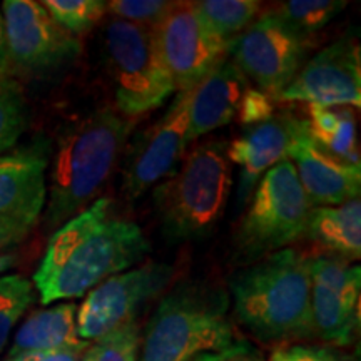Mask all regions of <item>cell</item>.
Segmentation results:
<instances>
[{"label": "cell", "mask_w": 361, "mask_h": 361, "mask_svg": "<svg viewBox=\"0 0 361 361\" xmlns=\"http://www.w3.org/2000/svg\"><path fill=\"white\" fill-rule=\"evenodd\" d=\"M149 251L142 229L112 214L109 197H99L54 231L34 274V290L45 306L78 300L133 268Z\"/></svg>", "instance_id": "1"}, {"label": "cell", "mask_w": 361, "mask_h": 361, "mask_svg": "<svg viewBox=\"0 0 361 361\" xmlns=\"http://www.w3.org/2000/svg\"><path fill=\"white\" fill-rule=\"evenodd\" d=\"M133 126V119L104 107L72 124L61 135L44 207V224L49 231H57L101 197Z\"/></svg>", "instance_id": "2"}, {"label": "cell", "mask_w": 361, "mask_h": 361, "mask_svg": "<svg viewBox=\"0 0 361 361\" xmlns=\"http://www.w3.org/2000/svg\"><path fill=\"white\" fill-rule=\"evenodd\" d=\"M233 313L261 341L314 336L310 256L284 247L234 273L229 279Z\"/></svg>", "instance_id": "3"}, {"label": "cell", "mask_w": 361, "mask_h": 361, "mask_svg": "<svg viewBox=\"0 0 361 361\" xmlns=\"http://www.w3.org/2000/svg\"><path fill=\"white\" fill-rule=\"evenodd\" d=\"M228 303V295L213 288L176 286L144 328L137 361H192L236 346Z\"/></svg>", "instance_id": "4"}, {"label": "cell", "mask_w": 361, "mask_h": 361, "mask_svg": "<svg viewBox=\"0 0 361 361\" xmlns=\"http://www.w3.org/2000/svg\"><path fill=\"white\" fill-rule=\"evenodd\" d=\"M223 141L202 142L154 189L162 233L173 241H188L213 231L223 216L233 186L231 162Z\"/></svg>", "instance_id": "5"}, {"label": "cell", "mask_w": 361, "mask_h": 361, "mask_svg": "<svg viewBox=\"0 0 361 361\" xmlns=\"http://www.w3.org/2000/svg\"><path fill=\"white\" fill-rule=\"evenodd\" d=\"M311 209L291 161H281L261 178L251 194L234 238L238 258L255 263L290 246L305 236Z\"/></svg>", "instance_id": "6"}, {"label": "cell", "mask_w": 361, "mask_h": 361, "mask_svg": "<svg viewBox=\"0 0 361 361\" xmlns=\"http://www.w3.org/2000/svg\"><path fill=\"white\" fill-rule=\"evenodd\" d=\"M104 61L117 112L128 119L157 109L176 92L147 27L109 19L104 29Z\"/></svg>", "instance_id": "7"}, {"label": "cell", "mask_w": 361, "mask_h": 361, "mask_svg": "<svg viewBox=\"0 0 361 361\" xmlns=\"http://www.w3.org/2000/svg\"><path fill=\"white\" fill-rule=\"evenodd\" d=\"M313 40L296 34L268 11L233 40V64L273 99L305 66Z\"/></svg>", "instance_id": "8"}, {"label": "cell", "mask_w": 361, "mask_h": 361, "mask_svg": "<svg viewBox=\"0 0 361 361\" xmlns=\"http://www.w3.org/2000/svg\"><path fill=\"white\" fill-rule=\"evenodd\" d=\"M6 32L8 75L45 74L80 54V40L56 24L40 2L6 0L0 7Z\"/></svg>", "instance_id": "9"}, {"label": "cell", "mask_w": 361, "mask_h": 361, "mask_svg": "<svg viewBox=\"0 0 361 361\" xmlns=\"http://www.w3.org/2000/svg\"><path fill=\"white\" fill-rule=\"evenodd\" d=\"M152 35L178 92L196 87L231 54L233 42L216 35L194 11L192 2H174Z\"/></svg>", "instance_id": "10"}, {"label": "cell", "mask_w": 361, "mask_h": 361, "mask_svg": "<svg viewBox=\"0 0 361 361\" xmlns=\"http://www.w3.org/2000/svg\"><path fill=\"white\" fill-rule=\"evenodd\" d=\"M174 276L173 266L146 263L107 278L85 295L78 306V335L82 341H96L123 328L146 303L168 288Z\"/></svg>", "instance_id": "11"}, {"label": "cell", "mask_w": 361, "mask_h": 361, "mask_svg": "<svg viewBox=\"0 0 361 361\" xmlns=\"http://www.w3.org/2000/svg\"><path fill=\"white\" fill-rule=\"evenodd\" d=\"M189 144V90L178 92L168 111L130 142L123 173V192L137 200L176 169Z\"/></svg>", "instance_id": "12"}, {"label": "cell", "mask_w": 361, "mask_h": 361, "mask_svg": "<svg viewBox=\"0 0 361 361\" xmlns=\"http://www.w3.org/2000/svg\"><path fill=\"white\" fill-rule=\"evenodd\" d=\"M311 316L314 335L348 345L360 324L361 268L336 256L310 258Z\"/></svg>", "instance_id": "13"}, {"label": "cell", "mask_w": 361, "mask_h": 361, "mask_svg": "<svg viewBox=\"0 0 361 361\" xmlns=\"http://www.w3.org/2000/svg\"><path fill=\"white\" fill-rule=\"evenodd\" d=\"M278 101L322 107L361 106V54L355 35H345L305 62Z\"/></svg>", "instance_id": "14"}, {"label": "cell", "mask_w": 361, "mask_h": 361, "mask_svg": "<svg viewBox=\"0 0 361 361\" xmlns=\"http://www.w3.org/2000/svg\"><path fill=\"white\" fill-rule=\"evenodd\" d=\"M288 159L313 207L340 206L360 197L361 166L322 151L310 137L306 119L288 149Z\"/></svg>", "instance_id": "15"}, {"label": "cell", "mask_w": 361, "mask_h": 361, "mask_svg": "<svg viewBox=\"0 0 361 361\" xmlns=\"http://www.w3.org/2000/svg\"><path fill=\"white\" fill-rule=\"evenodd\" d=\"M51 144L35 139L0 156V216L35 226L47 200Z\"/></svg>", "instance_id": "16"}, {"label": "cell", "mask_w": 361, "mask_h": 361, "mask_svg": "<svg viewBox=\"0 0 361 361\" xmlns=\"http://www.w3.org/2000/svg\"><path fill=\"white\" fill-rule=\"evenodd\" d=\"M303 119L283 112L252 128L228 144L226 154L229 162L241 168L238 184L239 204L250 201L256 184L271 168L288 159V149L300 130Z\"/></svg>", "instance_id": "17"}, {"label": "cell", "mask_w": 361, "mask_h": 361, "mask_svg": "<svg viewBox=\"0 0 361 361\" xmlns=\"http://www.w3.org/2000/svg\"><path fill=\"white\" fill-rule=\"evenodd\" d=\"M246 89L243 72L226 61L189 90V142L231 123Z\"/></svg>", "instance_id": "18"}, {"label": "cell", "mask_w": 361, "mask_h": 361, "mask_svg": "<svg viewBox=\"0 0 361 361\" xmlns=\"http://www.w3.org/2000/svg\"><path fill=\"white\" fill-rule=\"evenodd\" d=\"M78 305L72 301L30 313L13 335L6 360L79 345Z\"/></svg>", "instance_id": "19"}, {"label": "cell", "mask_w": 361, "mask_h": 361, "mask_svg": "<svg viewBox=\"0 0 361 361\" xmlns=\"http://www.w3.org/2000/svg\"><path fill=\"white\" fill-rule=\"evenodd\" d=\"M305 236L345 261L361 258V201L318 206L310 213Z\"/></svg>", "instance_id": "20"}, {"label": "cell", "mask_w": 361, "mask_h": 361, "mask_svg": "<svg viewBox=\"0 0 361 361\" xmlns=\"http://www.w3.org/2000/svg\"><path fill=\"white\" fill-rule=\"evenodd\" d=\"M308 133L313 142L326 154L360 164L356 121L350 107L308 106Z\"/></svg>", "instance_id": "21"}, {"label": "cell", "mask_w": 361, "mask_h": 361, "mask_svg": "<svg viewBox=\"0 0 361 361\" xmlns=\"http://www.w3.org/2000/svg\"><path fill=\"white\" fill-rule=\"evenodd\" d=\"M201 20L221 39L233 42L259 17L258 0H201L192 2Z\"/></svg>", "instance_id": "22"}, {"label": "cell", "mask_w": 361, "mask_h": 361, "mask_svg": "<svg viewBox=\"0 0 361 361\" xmlns=\"http://www.w3.org/2000/svg\"><path fill=\"white\" fill-rule=\"evenodd\" d=\"M346 6L348 2L343 0H290L271 8V12L296 34L313 40V35L324 29Z\"/></svg>", "instance_id": "23"}, {"label": "cell", "mask_w": 361, "mask_h": 361, "mask_svg": "<svg viewBox=\"0 0 361 361\" xmlns=\"http://www.w3.org/2000/svg\"><path fill=\"white\" fill-rule=\"evenodd\" d=\"M35 300L30 279L20 274L0 276V355L6 350L12 329Z\"/></svg>", "instance_id": "24"}, {"label": "cell", "mask_w": 361, "mask_h": 361, "mask_svg": "<svg viewBox=\"0 0 361 361\" xmlns=\"http://www.w3.org/2000/svg\"><path fill=\"white\" fill-rule=\"evenodd\" d=\"M29 123V109L20 84L11 75L0 78V156L19 141Z\"/></svg>", "instance_id": "25"}, {"label": "cell", "mask_w": 361, "mask_h": 361, "mask_svg": "<svg viewBox=\"0 0 361 361\" xmlns=\"http://www.w3.org/2000/svg\"><path fill=\"white\" fill-rule=\"evenodd\" d=\"M40 4L56 24L75 37L90 32L106 16L102 0H44Z\"/></svg>", "instance_id": "26"}, {"label": "cell", "mask_w": 361, "mask_h": 361, "mask_svg": "<svg viewBox=\"0 0 361 361\" xmlns=\"http://www.w3.org/2000/svg\"><path fill=\"white\" fill-rule=\"evenodd\" d=\"M141 328L130 322L109 335L90 341L80 361H137Z\"/></svg>", "instance_id": "27"}, {"label": "cell", "mask_w": 361, "mask_h": 361, "mask_svg": "<svg viewBox=\"0 0 361 361\" xmlns=\"http://www.w3.org/2000/svg\"><path fill=\"white\" fill-rule=\"evenodd\" d=\"M174 2L168 0H111L106 2V13L111 19L154 29L168 16Z\"/></svg>", "instance_id": "28"}, {"label": "cell", "mask_w": 361, "mask_h": 361, "mask_svg": "<svg viewBox=\"0 0 361 361\" xmlns=\"http://www.w3.org/2000/svg\"><path fill=\"white\" fill-rule=\"evenodd\" d=\"M276 106H274V99L263 92V90L247 87L243 94L241 101L238 106V119L239 123L246 128H252L261 123H266L271 117L276 114Z\"/></svg>", "instance_id": "29"}, {"label": "cell", "mask_w": 361, "mask_h": 361, "mask_svg": "<svg viewBox=\"0 0 361 361\" xmlns=\"http://www.w3.org/2000/svg\"><path fill=\"white\" fill-rule=\"evenodd\" d=\"M271 361H341L326 348L310 345L279 346L271 355Z\"/></svg>", "instance_id": "30"}, {"label": "cell", "mask_w": 361, "mask_h": 361, "mask_svg": "<svg viewBox=\"0 0 361 361\" xmlns=\"http://www.w3.org/2000/svg\"><path fill=\"white\" fill-rule=\"evenodd\" d=\"M32 228L34 226L24 221L0 216V250H8V247L20 245L32 231Z\"/></svg>", "instance_id": "31"}, {"label": "cell", "mask_w": 361, "mask_h": 361, "mask_svg": "<svg viewBox=\"0 0 361 361\" xmlns=\"http://www.w3.org/2000/svg\"><path fill=\"white\" fill-rule=\"evenodd\" d=\"M89 345L90 341H80L79 345L69 346V348L40 351V353H29V355H22L19 358L4 360V361H80Z\"/></svg>", "instance_id": "32"}, {"label": "cell", "mask_w": 361, "mask_h": 361, "mask_svg": "<svg viewBox=\"0 0 361 361\" xmlns=\"http://www.w3.org/2000/svg\"><path fill=\"white\" fill-rule=\"evenodd\" d=\"M247 351H250V346L245 345V343H238V345L233 346V348L224 350V351H216V353H204L197 356V358H194L192 361H228L231 358H236V356L247 355Z\"/></svg>", "instance_id": "33"}, {"label": "cell", "mask_w": 361, "mask_h": 361, "mask_svg": "<svg viewBox=\"0 0 361 361\" xmlns=\"http://www.w3.org/2000/svg\"><path fill=\"white\" fill-rule=\"evenodd\" d=\"M8 75V61H7V45H6V32H4L2 12H0V78Z\"/></svg>", "instance_id": "34"}, {"label": "cell", "mask_w": 361, "mask_h": 361, "mask_svg": "<svg viewBox=\"0 0 361 361\" xmlns=\"http://www.w3.org/2000/svg\"><path fill=\"white\" fill-rule=\"evenodd\" d=\"M17 258L13 255H8V252H6V255H0V276H2V273H6L7 269H11L13 264H16Z\"/></svg>", "instance_id": "35"}, {"label": "cell", "mask_w": 361, "mask_h": 361, "mask_svg": "<svg viewBox=\"0 0 361 361\" xmlns=\"http://www.w3.org/2000/svg\"><path fill=\"white\" fill-rule=\"evenodd\" d=\"M246 355H243V356H236V358H231V360H228V361H255V360H247V358H245Z\"/></svg>", "instance_id": "36"}]
</instances>
